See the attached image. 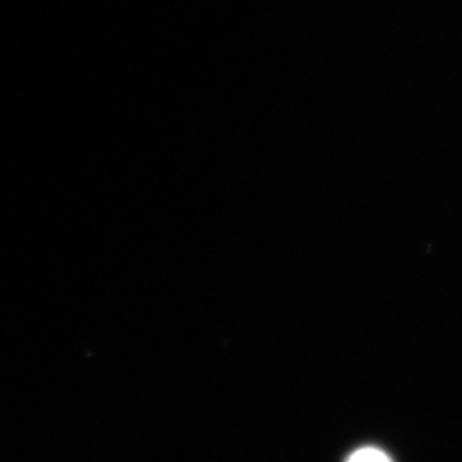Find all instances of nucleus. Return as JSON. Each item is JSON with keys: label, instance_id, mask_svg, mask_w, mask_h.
Segmentation results:
<instances>
[{"label": "nucleus", "instance_id": "obj_1", "mask_svg": "<svg viewBox=\"0 0 462 462\" xmlns=\"http://www.w3.org/2000/svg\"><path fill=\"white\" fill-rule=\"evenodd\" d=\"M346 462H393V459L377 447H362L355 450Z\"/></svg>", "mask_w": 462, "mask_h": 462}]
</instances>
